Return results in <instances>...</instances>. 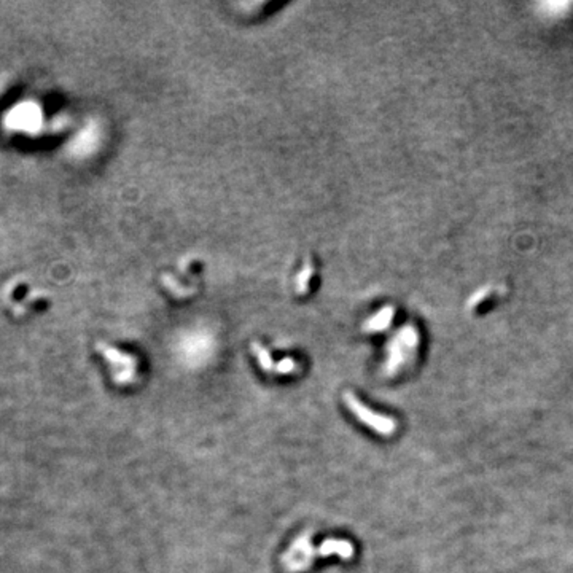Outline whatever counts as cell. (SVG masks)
Instances as JSON below:
<instances>
[{
	"label": "cell",
	"mask_w": 573,
	"mask_h": 573,
	"mask_svg": "<svg viewBox=\"0 0 573 573\" xmlns=\"http://www.w3.org/2000/svg\"><path fill=\"white\" fill-rule=\"evenodd\" d=\"M5 125L8 129L21 132H36L42 125V110L37 104L27 101L21 102L10 110L5 116Z\"/></svg>",
	"instance_id": "obj_4"
},
{
	"label": "cell",
	"mask_w": 573,
	"mask_h": 573,
	"mask_svg": "<svg viewBox=\"0 0 573 573\" xmlns=\"http://www.w3.org/2000/svg\"><path fill=\"white\" fill-rule=\"evenodd\" d=\"M295 370H297V361L292 359L281 360L274 368V371L279 372V375H290V372H293Z\"/></svg>",
	"instance_id": "obj_9"
},
{
	"label": "cell",
	"mask_w": 573,
	"mask_h": 573,
	"mask_svg": "<svg viewBox=\"0 0 573 573\" xmlns=\"http://www.w3.org/2000/svg\"><path fill=\"white\" fill-rule=\"evenodd\" d=\"M417 346H419V333L413 325H406L397 333V336L391 339L387 346V361L384 366V372L387 376H393L405 365L409 357H413Z\"/></svg>",
	"instance_id": "obj_1"
},
{
	"label": "cell",
	"mask_w": 573,
	"mask_h": 573,
	"mask_svg": "<svg viewBox=\"0 0 573 573\" xmlns=\"http://www.w3.org/2000/svg\"><path fill=\"white\" fill-rule=\"evenodd\" d=\"M393 308H384L381 309L379 313H377L372 319H370L368 322L365 324V330L366 331H381V330H386V328L391 325L392 322V317H393Z\"/></svg>",
	"instance_id": "obj_7"
},
{
	"label": "cell",
	"mask_w": 573,
	"mask_h": 573,
	"mask_svg": "<svg viewBox=\"0 0 573 573\" xmlns=\"http://www.w3.org/2000/svg\"><path fill=\"white\" fill-rule=\"evenodd\" d=\"M344 402H346L350 413H352L355 417H359L365 425H368L370 428H372V430L379 433V435L388 437L397 430V427H398L397 421L392 419V417L377 414L375 413V411H371L370 408H366V406L361 403L352 392L344 393Z\"/></svg>",
	"instance_id": "obj_2"
},
{
	"label": "cell",
	"mask_w": 573,
	"mask_h": 573,
	"mask_svg": "<svg viewBox=\"0 0 573 573\" xmlns=\"http://www.w3.org/2000/svg\"><path fill=\"white\" fill-rule=\"evenodd\" d=\"M336 554L343 560H349L354 556V544L349 540H338V538H327L322 542V544L317 548V556L322 558H328V556Z\"/></svg>",
	"instance_id": "obj_6"
},
{
	"label": "cell",
	"mask_w": 573,
	"mask_h": 573,
	"mask_svg": "<svg viewBox=\"0 0 573 573\" xmlns=\"http://www.w3.org/2000/svg\"><path fill=\"white\" fill-rule=\"evenodd\" d=\"M252 350L255 352V355H257V360H258V363H260V366L261 368H263L265 371H274V361H272V357H271V354L268 352V350H266L263 346H261L260 343H253L252 344Z\"/></svg>",
	"instance_id": "obj_8"
},
{
	"label": "cell",
	"mask_w": 573,
	"mask_h": 573,
	"mask_svg": "<svg viewBox=\"0 0 573 573\" xmlns=\"http://www.w3.org/2000/svg\"><path fill=\"white\" fill-rule=\"evenodd\" d=\"M101 352H104L105 359H107L113 366H121V370L113 376L116 384H129L134 381L136 377V368H137V361L131 355H126L120 350L112 349L109 346H99Z\"/></svg>",
	"instance_id": "obj_5"
},
{
	"label": "cell",
	"mask_w": 573,
	"mask_h": 573,
	"mask_svg": "<svg viewBox=\"0 0 573 573\" xmlns=\"http://www.w3.org/2000/svg\"><path fill=\"white\" fill-rule=\"evenodd\" d=\"M311 538L313 535L309 532L303 533L295 540L290 549L283 554L282 560L288 572L298 573L313 565V559L317 556V548L311 542Z\"/></svg>",
	"instance_id": "obj_3"
}]
</instances>
